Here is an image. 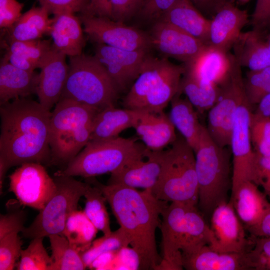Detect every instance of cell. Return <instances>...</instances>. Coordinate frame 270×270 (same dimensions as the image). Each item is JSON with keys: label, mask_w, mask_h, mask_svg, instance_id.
<instances>
[{"label": "cell", "mask_w": 270, "mask_h": 270, "mask_svg": "<svg viewBox=\"0 0 270 270\" xmlns=\"http://www.w3.org/2000/svg\"><path fill=\"white\" fill-rule=\"evenodd\" d=\"M0 189L14 166L35 162L51 164L49 145L51 112L39 102L19 98L0 107Z\"/></svg>", "instance_id": "1"}, {"label": "cell", "mask_w": 270, "mask_h": 270, "mask_svg": "<svg viewBox=\"0 0 270 270\" xmlns=\"http://www.w3.org/2000/svg\"><path fill=\"white\" fill-rule=\"evenodd\" d=\"M94 178L85 182L99 188L136 254L138 270H158L162 261L157 250L156 232L162 212L168 202L158 200L150 191L118 184H104Z\"/></svg>", "instance_id": "2"}, {"label": "cell", "mask_w": 270, "mask_h": 270, "mask_svg": "<svg viewBox=\"0 0 270 270\" xmlns=\"http://www.w3.org/2000/svg\"><path fill=\"white\" fill-rule=\"evenodd\" d=\"M161 216L162 256L158 270H182V256L212 244V232L196 206L171 202Z\"/></svg>", "instance_id": "3"}, {"label": "cell", "mask_w": 270, "mask_h": 270, "mask_svg": "<svg viewBox=\"0 0 270 270\" xmlns=\"http://www.w3.org/2000/svg\"><path fill=\"white\" fill-rule=\"evenodd\" d=\"M98 110L72 100H59L50 118L51 164L66 166L84 148Z\"/></svg>", "instance_id": "4"}, {"label": "cell", "mask_w": 270, "mask_h": 270, "mask_svg": "<svg viewBox=\"0 0 270 270\" xmlns=\"http://www.w3.org/2000/svg\"><path fill=\"white\" fill-rule=\"evenodd\" d=\"M194 152L198 186V208L202 214L211 215L218 205L228 202V193L232 187V153L226 147H221L216 144L204 125Z\"/></svg>", "instance_id": "5"}, {"label": "cell", "mask_w": 270, "mask_h": 270, "mask_svg": "<svg viewBox=\"0 0 270 270\" xmlns=\"http://www.w3.org/2000/svg\"><path fill=\"white\" fill-rule=\"evenodd\" d=\"M158 200L197 206L198 186L194 150L181 135L164 150L158 180L150 190Z\"/></svg>", "instance_id": "6"}, {"label": "cell", "mask_w": 270, "mask_h": 270, "mask_svg": "<svg viewBox=\"0 0 270 270\" xmlns=\"http://www.w3.org/2000/svg\"><path fill=\"white\" fill-rule=\"evenodd\" d=\"M149 149L132 138L120 136L90 140L66 166L56 173L85 178L114 173L144 156Z\"/></svg>", "instance_id": "7"}, {"label": "cell", "mask_w": 270, "mask_h": 270, "mask_svg": "<svg viewBox=\"0 0 270 270\" xmlns=\"http://www.w3.org/2000/svg\"><path fill=\"white\" fill-rule=\"evenodd\" d=\"M118 93L94 56L82 53L70 57L68 75L60 98L72 100L100 110L114 106Z\"/></svg>", "instance_id": "8"}, {"label": "cell", "mask_w": 270, "mask_h": 270, "mask_svg": "<svg viewBox=\"0 0 270 270\" xmlns=\"http://www.w3.org/2000/svg\"><path fill=\"white\" fill-rule=\"evenodd\" d=\"M53 178L56 186L54 194L32 223L24 228L21 232L22 237L32 240L52 234L64 236L68 218L78 210L79 200L84 196L88 184L56 172Z\"/></svg>", "instance_id": "9"}, {"label": "cell", "mask_w": 270, "mask_h": 270, "mask_svg": "<svg viewBox=\"0 0 270 270\" xmlns=\"http://www.w3.org/2000/svg\"><path fill=\"white\" fill-rule=\"evenodd\" d=\"M230 73L220 86L221 93L214 106L208 111L207 131L221 147L230 146L231 133L236 110L246 96L241 66L230 53Z\"/></svg>", "instance_id": "10"}, {"label": "cell", "mask_w": 270, "mask_h": 270, "mask_svg": "<svg viewBox=\"0 0 270 270\" xmlns=\"http://www.w3.org/2000/svg\"><path fill=\"white\" fill-rule=\"evenodd\" d=\"M252 107L246 96L239 105L234 117L230 145L232 156V193L244 182L251 181L258 186V156L250 135Z\"/></svg>", "instance_id": "11"}, {"label": "cell", "mask_w": 270, "mask_h": 270, "mask_svg": "<svg viewBox=\"0 0 270 270\" xmlns=\"http://www.w3.org/2000/svg\"><path fill=\"white\" fill-rule=\"evenodd\" d=\"M180 66L166 58H159L149 54L140 74L124 98L125 108L138 110L143 104L166 94L172 87Z\"/></svg>", "instance_id": "12"}, {"label": "cell", "mask_w": 270, "mask_h": 270, "mask_svg": "<svg viewBox=\"0 0 270 270\" xmlns=\"http://www.w3.org/2000/svg\"><path fill=\"white\" fill-rule=\"evenodd\" d=\"M9 190L22 206L42 210L54 194L56 186L43 164H22L9 176Z\"/></svg>", "instance_id": "13"}, {"label": "cell", "mask_w": 270, "mask_h": 270, "mask_svg": "<svg viewBox=\"0 0 270 270\" xmlns=\"http://www.w3.org/2000/svg\"><path fill=\"white\" fill-rule=\"evenodd\" d=\"M79 17L84 32L94 43L128 50H149L152 47L148 34L123 22L82 14Z\"/></svg>", "instance_id": "14"}, {"label": "cell", "mask_w": 270, "mask_h": 270, "mask_svg": "<svg viewBox=\"0 0 270 270\" xmlns=\"http://www.w3.org/2000/svg\"><path fill=\"white\" fill-rule=\"evenodd\" d=\"M210 228L214 239L208 246L214 250L245 252L254 245V237L246 236L245 228L230 201L222 202L214 209L211 214Z\"/></svg>", "instance_id": "15"}, {"label": "cell", "mask_w": 270, "mask_h": 270, "mask_svg": "<svg viewBox=\"0 0 270 270\" xmlns=\"http://www.w3.org/2000/svg\"><path fill=\"white\" fill-rule=\"evenodd\" d=\"M149 54L148 50H128L95 43L94 56L104 68L118 92L136 79Z\"/></svg>", "instance_id": "16"}, {"label": "cell", "mask_w": 270, "mask_h": 270, "mask_svg": "<svg viewBox=\"0 0 270 270\" xmlns=\"http://www.w3.org/2000/svg\"><path fill=\"white\" fill-rule=\"evenodd\" d=\"M151 46L162 55L186 64L196 58L206 47L200 40L162 20H157L148 34Z\"/></svg>", "instance_id": "17"}, {"label": "cell", "mask_w": 270, "mask_h": 270, "mask_svg": "<svg viewBox=\"0 0 270 270\" xmlns=\"http://www.w3.org/2000/svg\"><path fill=\"white\" fill-rule=\"evenodd\" d=\"M66 56L52 46L40 68L36 94L40 104L49 110L60 100L67 79Z\"/></svg>", "instance_id": "18"}, {"label": "cell", "mask_w": 270, "mask_h": 270, "mask_svg": "<svg viewBox=\"0 0 270 270\" xmlns=\"http://www.w3.org/2000/svg\"><path fill=\"white\" fill-rule=\"evenodd\" d=\"M164 152V150L156 151L149 150L143 157L111 174L107 184L142 188L150 192L160 175Z\"/></svg>", "instance_id": "19"}, {"label": "cell", "mask_w": 270, "mask_h": 270, "mask_svg": "<svg viewBox=\"0 0 270 270\" xmlns=\"http://www.w3.org/2000/svg\"><path fill=\"white\" fill-rule=\"evenodd\" d=\"M250 21L247 10L226 2L210 20L208 46L228 52Z\"/></svg>", "instance_id": "20"}, {"label": "cell", "mask_w": 270, "mask_h": 270, "mask_svg": "<svg viewBox=\"0 0 270 270\" xmlns=\"http://www.w3.org/2000/svg\"><path fill=\"white\" fill-rule=\"evenodd\" d=\"M229 52L207 45L192 60L183 64L186 71L196 78L220 86L230 75Z\"/></svg>", "instance_id": "21"}, {"label": "cell", "mask_w": 270, "mask_h": 270, "mask_svg": "<svg viewBox=\"0 0 270 270\" xmlns=\"http://www.w3.org/2000/svg\"><path fill=\"white\" fill-rule=\"evenodd\" d=\"M54 15L49 32L53 46L69 57L81 54L84 39L80 17L70 12Z\"/></svg>", "instance_id": "22"}, {"label": "cell", "mask_w": 270, "mask_h": 270, "mask_svg": "<svg viewBox=\"0 0 270 270\" xmlns=\"http://www.w3.org/2000/svg\"><path fill=\"white\" fill-rule=\"evenodd\" d=\"M182 266L188 270H251L245 252H222L206 245L196 252L182 256Z\"/></svg>", "instance_id": "23"}, {"label": "cell", "mask_w": 270, "mask_h": 270, "mask_svg": "<svg viewBox=\"0 0 270 270\" xmlns=\"http://www.w3.org/2000/svg\"><path fill=\"white\" fill-rule=\"evenodd\" d=\"M258 186L244 182L231 194L230 202L246 230L256 225L270 208L268 197Z\"/></svg>", "instance_id": "24"}, {"label": "cell", "mask_w": 270, "mask_h": 270, "mask_svg": "<svg viewBox=\"0 0 270 270\" xmlns=\"http://www.w3.org/2000/svg\"><path fill=\"white\" fill-rule=\"evenodd\" d=\"M134 128L146 147L154 151L171 145L178 135L169 116L164 112L143 111Z\"/></svg>", "instance_id": "25"}, {"label": "cell", "mask_w": 270, "mask_h": 270, "mask_svg": "<svg viewBox=\"0 0 270 270\" xmlns=\"http://www.w3.org/2000/svg\"><path fill=\"white\" fill-rule=\"evenodd\" d=\"M39 74L18 68L4 58L0 64V104L36 94Z\"/></svg>", "instance_id": "26"}, {"label": "cell", "mask_w": 270, "mask_h": 270, "mask_svg": "<svg viewBox=\"0 0 270 270\" xmlns=\"http://www.w3.org/2000/svg\"><path fill=\"white\" fill-rule=\"evenodd\" d=\"M142 110L110 106L98 112L94 119L90 141L117 138L124 130L134 128Z\"/></svg>", "instance_id": "27"}, {"label": "cell", "mask_w": 270, "mask_h": 270, "mask_svg": "<svg viewBox=\"0 0 270 270\" xmlns=\"http://www.w3.org/2000/svg\"><path fill=\"white\" fill-rule=\"evenodd\" d=\"M232 48L241 67L255 70L270 66V50L263 32L253 29L242 32Z\"/></svg>", "instance_id": "28"}, {"label": "cell", "mask_w": 270, "mask_h": 270, "mask_svg": "<svg viewBox=\"0 0 270 270\" xmlns=\"http://www.w3.org/2000/svg\"><path fill=\"white\" fill-rule=\"evenodd\" d=\"M160 20L208 45L210 20L204 17L190 0H178Z\"/></svg>", "instance_id": "29"}, {"label": "cell", "mask_w": 270, "mask_h": 270, "mask_svg": "<svg viewBox=\"0 0 270 270\" xmlns=\"http://www.w3.org/2000/svg\"><path fill=\"white\" fill-rule=\"evenodd\" d=\"M178 92L170 102V118L174 128L194 151L198 145L202 124L198 112L186 98Z\"/></svg>", "instance_id": "30"}, {"label": "cell", "mask_w": 270, "mask_h": 270, "mask_svg": "<svg viewBox=\"0 0 270 270\" xmlns=\"http://www.w3.org/2000/svg\"><path fill=\"white\" fill-rule=\"evenodd\" d=\"M44 7L33 6L22 14L19 19L7 32V40H32L40 39L44 34H49L52 18Z\"/></svg>", "instance_id": "31"}, {"label": "cell", "mask_w": 270, "mask_h": 270, "mask_svg": "<svg viewBox=\"0 0 270 270\" xmlns=\"http://www.w3.org/2000/svg\"><path fill=\"white\" fill-rule=\"evenodd\" d=\"M178 92L184 94L197 112L203 114L208 111L218 100L221 88L200 80L185 70Z\"/></svg>", "instance_id": "32"}, {"label": "cell", "mask_w": 270, "mask_h": 270, "mask_svg": "<svg viewBox=\"0 0 270 270\" xmlns=\"http://www.w3.org/2000/svg\"><path fill=\"white\" fill-rule=\"evenodd\" d=\"M98 230L84 210H77L68 218L63 235L70 244L81 254L90 246Z\"/></svg>", "instance_id": "33"}, {"label": "cell", "mask_w": 270, "mask_h": 270, "mask_svg": "<svg viewBox=\"0 0 270 270\" xmlns=\"http://www.w3.org/2000/svg\"><path fill=\"white\" fill-rule=\"evenodd\" d=\"M48 237L53 262L50 270H83L86 268L80 254L62 235Z\"/></svg>", "instance_id": "34"}, {"label": "cell", "mask_w": 270, "mask_h": 270, "mask_svg": "<svg viewBox=\"0 0 270 270\" xmlns=\"http://www.w3.org/2000/svg\"><path fill=\"white\" fill-rule=\"evenodd\" d=\"M87 183L88 188L84 196L86 199L84 212L98 230L104 235L109 234L112 231L106 206V200L99 188Z\"/></svg>", "instance_id": "35"}, {"label": "cell", "mask_w": 270, "mask_h": 270, "mask_svg": "<svg viewBox=\"0 0 270 270\" xmlns=\"http://www.w3.org/2000/svg\"><path fill=\"white\" fill-rule=\"evenodd\" d=\"M128 245L130 243L127 237L120 228L109 234L94 240L90 246L80 255L87 268L100 255L128 247Z\"/></svg>", "instance_id": "36"}, {"label": "cell", "mask_w": 270, "mask_h": 270, "mask_svg": "<svg viewBox=\"0 0 270 270\" xmlns=\"http://www.w3.org/2000/svg\"><path fill=\"white\" fill-rule=\"evenodd\" d=\"M6 52L18 55L36 63L40 68L43 61L52 46L50 40H6Z\"/></svg>", "instance_id": "37"}, {"label": "cell", "mask_w": 270, "mask_h": 270, "mask_svg": "<svg viewBox=\"0 0 270 270\" xmlns=\"http://www.w3.org/2000/svg\"><path fill=\"white\" fill-rule=\"evenodd\" d=\"M43 238H36L31 240L28 246L22 250L20 260L16 264L17 270H50L53 260L44 246Z\"/></svg>", "instance_id": "38"}, {"label": "cell", "mask_w": 270, "mask_h": 270, "mask_svg": "<svg viewBox=\"0 0 270 270\" xmlns=\"http://www.w3.org/2000/svg\"><path fill=\"white\" fill-rule=\"evenodd\" d=\"M250 129L252 145L256 154L262 156H270V118L252 111Z\"/></svg>", "instance_id": "39"}, {"label": "cell", "mask_w": 270, "mask_h": 270, "mask_svg": "<svg viewBox=\"0 0 270 270\" xmlns=\"http://www.w3.org/2000/svg\"><path fill=\"white\" fill-rule=\"evenodd\" d=\"M22 241L18 233L13 232L0 238V270H12L20 258Z\"/></svg>", "instance_id": "40"}, {"label": "cell", "mask_w": 270, "mask_h": 270, "mask_svg": "<svg viewBox=\"0 0 270 270\" xmlns=\"http://www.w3.org/2000/svg\"><path fill=\"white\" fill-rule=\"evenodd\" d=\"M254 237V245L248 252L250 268L270 270V237Z\"/></svg>", "instance_id": "41"}, {"label": "cell", "mask_w": 270, "mask_h": 270, "mask_svg": "<svg viewBox=\"0 0 270 270\" xmlns=\"http://www.w3.org/2000/svg\"><path fill=\"white\" fill-rule=\"evenodd\" d=\"M26 213L20 208L10 210L0 216V238L13 232L19 233L25 228Z\"/></svg>", "instance_id": "42"}, {"label": "cell", "mask_w": 270, "mask_h": 270, "mask_svg": "<svg viewBox=\"0 0 270 270\" xmlns=\"http://www.w3.org/2000/svg\"><path fill=\"white\" fill-rule=\"evenodd\" d=\"M40 6L54 14L64 12L73 13L84 12L89 0H38Z\"/></svg>", "instance_id": "43"}, {"label": "cell", "mask_w": 270, "mask_h": 270, "mask_svg": "<svg viewBox=\"0 0 270 270\" xmlns=\"http://www.w3.org/2000/svg\"><path fill=\"white\" fill-rule=\"evenodd\" d=\"M270 80V66L258 70H249L244 78V87L248 100Z\"/></svg>", "instance_id": "44"}, {"label": "cell", "mask_w": 270, "mask_h": 270, "mask_svg": "<svg viewBox=\"0 0 270 270\" xmlns=\"http://www.w3.org/2000/svg\"><path fill=\"white\" fill-rule=\"evenodd\" d=\"M24 4L17 0H0V28L8 29L20 17Z\"/></svg>", "instance_id": "45"}, {"label": "cell", "mask_w": 270, "mask_h": 270, "mask_svg": "<svg viewBox=\"0 0 270 270\" xmlns=\"http://www.w3.org/2000/svg\"><path fill=\"white\" fill-rule=\"evenodd\" d=\"M144 0H112L111 19L123 22L132 16Z\"/></svg>", "instance_id": "46"}, {"label": "cell", "mask_w": 270, "mask_h": 270, "mask_svg": "<svg viewBox=\"0 0 270 270\" xmlns=\"http://www.w3.org/2000/svg\"><path fill=\"white\" fill-rule=\"evenodd\" d=\"M250 22L253 30L264 32L270 26V0H257Z\"/></svg>", "instance_id": "47"}, {"label": "cell", "mask_w": 270, "mask_h": 270, "mask_svg": "<svg viewBox=\"0 0 270 270\" xmlns=\"http://www.w3.org/2000/svg\"><path fill=\"white\" fill-rule=\"evenodd\" d=\"M178 0H144L142 14L150 20H160Z\"/></svg>", "instance_id": "48"}, {"label": "cell", "mask_w": 270, "mask_h": 270, "mask_svg": "<svg viewBox=\"0 0 270 270\" xmlns=\"http://www.w3.org/2000/svg\"><path fill=\"white\" fill-rule=\"evenodd\" d=\"M257 156L258 184L262 186L263 192L270 199V156L257 154Z\"/></svg>", "instance_id": "49"}, {"label": "cell", "mask_w": 270, "mask_h": 270, "mask_svg": "<svg viewBox=\"0 0 270 270\" xmlns=\"http://www.w3.org/2000/svg\"><path fill=\"white\" fill-rule=\"evenodd\" d=\"M202 13L212 18L218 10L229 0H189Z\"/></svg>", "instance_id": "50"}, {"label": "cell", "mask_w": 270, "mask_h": 270, "mask_svg": "<svg viewBox=\"0 0 270 270\" xmlns=\"http://www.w3.org/2000/svg\"><path fill=\"white\" fill-rule=\"evenodd\" d=\"M246 230L252 236L270 237V208L256 225Z\"/></svg>", "instance_id": "51"}, {"label": "cell", "mask_w": 270, "mask_h": 270, "mask_svg": "<svg viewBox=\"0 0 270 270\" xmlns=\"http://www.w3.org/2000/svg\"><path fill=\"white\" fill-rule=\"evenodd\" d=\"M112 0H97L96 3L92 10L89 14L84 15L106 17L111 18Z\"/></svg>", "instance_id": "52"}, {"label": "cell", "mask_w": 270, "mask_h": 270, "mask_svg": "<svg viewBox=\"0 0 270 270\" xmlns=\"http://www.w3.org/2000/svg\"><path fill=\"white\" fill-rule=\"evenodd\" d=\"M254 113L270 118V92L264 96L256 104Z\"/></svg>", "instance_id": "53"}, {"label": "cell", "mask_w": 270, "mask_h": 270, "mask_svg": "<svg viewBox=\"0 0 270 270\" xmlns=\"http://www.w3.org/2000/svg\"><path fill=\"white\" fill-rule=\"evenodd\" d=\"M270 92V80L248 100L252 106L256 105L260 100Z\"/></svg>", "instance_id": "54"}, {"label": "cell", "mask_w": 270, "mask_h": 270, "mask_svg": "<svg viewBox=\"0 0 270 270\" xmlns=\"http://www.w3.org/2000/svg\"><path fill=\"white\" fill-rule=\"evenodd\" d=\"M250 0H229L230 2L234 3L235 2H236L239 4H244L247 3Z\"/></svg>", "instance_id": "55"}, {"label": "cell", "mask_w": 270, "mask_h": 270, "mask_svg": "<svg viewBox=\"0 0 270 270\" xmlns=\"http://www.w3.org/2000/svg\"><path fill=\"white\" fill-rule=\"evenodd\" d=\"M267 42H268V44L269 48L270 50V34L269 35V36H268V38Z\"/></svg>", "instance_id": "56"}]
</instances>
